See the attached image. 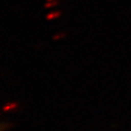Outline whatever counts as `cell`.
<instances>
[{
	"label": "cell",
	"instance_id": "obj_1",
	"mask_svg": "<svg viewBox=\"0 0 131 131\" xmlns=\"http://www.w3.org/2000/svg\"><path fill=\"white\" fill-rule=\"evenodd\" d=\"M19 107V103L18 102H7L6 104H4L3 106V112L7 113V112H13V111H16L17 108Z\"/></svg>",
	"mask_w": 131,
	"mask_h": 131
},
{
	"label": "cell",
	"instance_id": "obj_2",
	"mask_svg": "<svg viewBox=\"0 0 131 131\" xmlns=\"http://www.w3.org/2000/svg\"><path fill=\"white\" fill-rule=\"evenodd\" d=\"M61 15H62V12L61 10H55V12H50L46 16V18H47L48 21H53V20H56V19L60 18Z\"/></svg>",
	"mask_w": 131,
	"mask_h": 131
},
{
	"label": "cell",
	"instance_id": "obj_3",
	"mask_svg": "<svg viewBox=\"0 0 131 131\" xmlns=\"http://www.w3.org/2000/svg\"><path fill=\"white\" fill-rule=\"evenodd\" d=\"M59 4L58 0H53V1H47V3L45 4V8H53L55 6H57Z\"/></svg>",
	"mask_w": 131,
	"mask_h": 131
},
{
	"label": "cell",
	"instance_id": "obj_4",
	"mask_svg": "<svg viewBox=\"0 0 131 131\" xmlns=\"http://www.w3.org/2000/svg\"><path fill=\"white\" fill-rule=\"evenodd\" d=\"M65 36H66V33H65V32H58V33H56V34L53 36V39H54V40H59V39L64 38Z\"/></svg>",
	"mask_w": 131,
	"mask_h": 131
},
{
	"label": "cell",
	"instance_id": "obj_5",
	"mask_svg": "<svg viewBox=\"0 0 131 131\" xmlns=\"http://www.w3.org/2000/svg\"><path fill=\"white\" fill-rule=\"evenodd\" d=\"M10 126H13V124H8V123L5 124V123H2V126H1V129H2V130H1V131H4L6 128H9Z\"/></svg>",
	"mask_w": 131,
	"mask_h": 131
},
{
	"label": "cell",
	"instance_id": "obj_6",
	"mask_svg": "<svg viewBox=\"0 0 131 131\" xmlns=\"http://www.w3.org/2000/svg\"><path fill=\"white\" fill-rule=\"evenodd\" d=\"M47 1H53V0H47Z\"/></svg>",
	"mask_w": 131,
	"mask_h": 131
}]
</instances>
